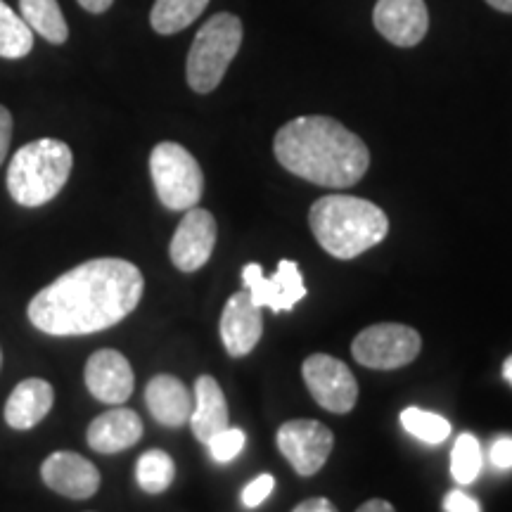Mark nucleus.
<instances>
[{"mask_svg":"<svg viewBox=\"0 0 512 512\" xmlns=\"http://www.w3.org/2000/svg\"><path fill=\"white\" fill-rule=\"evenodd\" d=\"M41 477L48 489L60 496L74 498V501H86L100 489L98 467L72 451L50 453L41 465Z\"/></svg>","mask_w":512,"mask_h":512,"instance_id":"obj_13","label":"nucleus"},{"mask_svg":"<svg viewBox=\"0 0 512 512\" xmlns=\"http://www.w3.org/2000/svg\"><path fill=\"white\" fill-rule=\"evenodd\" d=\"M216 245V221L207 209L192 207L185 211L183 221L178 223L174 238H171V261L178 271L195 273L211 259Z\"/></svg>","mask_w":512,"mask_h":512,"instance_id":"obj_11","label":"nucleus"},{"mask_svg":"<svg viewBox=\"0 0 512 512\" xmlns=\"http://www.w3.org/2000/svg\"><path fill=\"white\" fill-rule=\"evenodd\" d=\"M31 48H34V31L8 3L0 0V57L19 60L27 57Z\"/></svg>","mask_w":512,"mask_h":512,"instance_id":"obj_22","label":"nucleus"},{"mask_svg":"<svg viewBox=\"0 0 512 512\" xmlns=\"http://www.w3.org/2000/svg\"><path fill=\"white\" fill-rule=\"evenodd\" d=\"M503 377L512 384V356L505 358V363H503Z\"/></svg>","mask_w":512,"mask_h":512,"instance_id":"obj_35","label":"nucleus"},{"mask_svg":"<svg viewBox=\"0 0 512 512\" xmlns=\"http://www.w3.org/2000/svg\"><path fill=\"white\" fill-rule=\"evenodd\" d=\"M10 138H12V114L8 107L0 105V164H3L5 157H8Z\"/></svg>","mask_w":512,"mask_h":512,"instance_id":"obj_30","label":"nucleus"},{"mask_svg":"<svg viewBox=\"0 0 512 512\" xmlns=\"http://www.w3.org/2000/svg\"><path fill=\"white\" fill-rule=\"evenodd\" d=\"M373 24L389 43L399 48L418 46L430 29L425 0H377Z\"/></svg>","mask_w":512,"mask_h":512,"instance_id":"obj_12","label":"nucleus"},{"mask_svg":"<svg viewBox=\"0 0 512 512\" xmlns=\"http://www.w3.org/2000/svg\"><path fill=\"white\" fill-rule=\"evenodd\" d=\"M486 3L498 12H508V15H512V0H486Z\"/></svg>","mask_w":512,"mask_h":512,"instance_id":"obj_34","label":"nucleus"},{"mask_svg":"<svg viewBox=\"0 0 512 512\" xmlns=\"http://www.w3.org/2000/svg\"><path fill=\"white\" fill-rule=\"evenodd\" d=\"M335 437L318 420H290L278 430L280 453L290 460L294 472L313 477L328 463Z\"/></svg>","mask_w":512,"mask_h":512,"instance_id":"obj_9","label":"nucleus"},{"mask_svg":"<svg viewBox=\"0 0 512 512\" xmlns=\"http://www.w3.org/2000/svg\"><path fill=\"white\" fill-rule=\"evenodd\" d=\"M143 290V273L131 261L91 259L38 290L27 316L46 335H93L131 316Z\"/></svg>","mask_w":512,"mask_h":512,"instance_id":"obj_1","label":"nucleus"},{"mask_svg":"<svg viewBox=\"0 0 512 512\" xmlns=\"http://www.w3.org/2000/svg\"><path fill=\"white\" fill-rule=\"evenodd\" d=\"M292 512H337V508L328 498H309V501L299 503Z\"/></svg>","mask_w":512,"mask_h":512,"instance_id":"obj_31","label":"nucleus"},{"mask_svg":"<svg viewBox=\"0 0 512 512\" xmlns=\"http://www.w3.org/2000/svg\"><path fill=\"white\" fill-rule=\"evenodd\" d=\"M318 245L335 259H356L387 238L389 219L377 204L351 195H325L309 211Z\"/></svg>","mask_w":512,"mask_h":512,"instance_id":"obj_3","label":"nucleus"},{"mask_svg":"<svg viewBox=\"0 0 512 512\" xmlns=\"http://www.w3.org/2000/svg\"><path fill=\"white\" fill-rule=\"evenodd\" d=\"M491 463L498 470H510L512 467V437H501L491 446Z\"/></svg>","mask_w":512,"mask_h":512,"instance_id":"obj_29","label":"nucleus"},{"mask_svg":"<svg viewBox=\"0 0 512 512\" xmlns=\"http://www.w3.org/2000/svg\"><path fill=\"white\" fill-rule=\"evenodd\" d=\"M145 401L152 418L164 427H181L192 415V396L188 387L174 375L152 377L145 389Z\"/></svg>","mask_w":512,"mask_h":512,"instance_id":"obj_18","label":"nucleus"},{"mask_svg":"<svg viewBox=\"0 0 512 512\" xmlns=\"http://www.w3.org/2000/svg\"><path fill=\"white\" fill-rule=\"evenodd\" d=\"M55 403L53 384L41 377H29L12 389L5 403V422L12 430H31L50 413Z\"/></svg>","mask_w":512,"mask_h":512,"instance_id":"obj_17","label":"nucleus"},{"mask_svg":"<svg viewBox=\"0 0 512 512\" xmlns=\"http://www.w3.org/2000/svg\"><path fill=\"white\" fill-rule=\"evenodd\" d=\"M188 422L192 425V434L202 444H207L214 434L230 427L226 394H223L221 384L211 375H202L195 382V406H192V415Z\"/></svg>","mask_w":512,"mask_h":512,"instance_id":"obj_19","label":"nucleus"},{"mask_svg":"<svg viewBox=\"0 0 512 512\" xmlns=\"http://www.w3.org/2000/svg\"><path fill=\"white\" fill-rule=\"evenodd\" d=\"M242 280H245L254 304H259L261 309H271L273 313L292 311L306 297L302 271H299L297 261L290 259L280 261L278 271L271 278H266L264 268L259 264H247L242 268Z\"/></svg>","mask_w":512,"mask_h":512,"instance_id":"obj_10","label":"nucleus"},{"mask_svg":"<svg viewBox=\"0 0 512 512\" xmlns=\"http://www.w3.org/2000/svg\"><path fill=\"white\" fill-rule=\"evenodd\" d=\"M0 368H3V351H0Z\"/></svg>","mask_w":512,"mask_h":512,"instance_id":"obj_36","label":"nucleus"},{"mask_svg":"<svg viewBox=\"0 0 512 512\" xmlns=\"http://www.w3.org/2000/svg\"><path fill=\"white\" fill-rule=\"evenodd\" d=\"M242 46V22L235 15L219 12L202 24L192 41L185 74L195 93L207 95L226 76L230 62L235 60Z\"/></svg>","mask_w":512,"mask_h":512,"instance_id":"obj_5","label":"nucleus"},{"mask_svg":"<svg viewBox=\"0 0 512 512\" xmlns=\"http://www.w3.org/2000/svg\"><path fill=\"white\" fill-rule=\"evenodd\" d=\"M273 150L290 174L323 188H351L370 166L366 143L330 117L287 121L275 133Z\"/></svg>","mask_w":512,"mask_h":512,"instance_id":"obj_2","label":"nucleus"},{"mask_svg":"<svg viewBox=\"0 0 512 512\" xmlns=\"http://www.w3.org/2000/svg\"><path fill=\"white\" fill-rule=\"evenodd\" d=\"M444 512H482V505L472 496H467L465 491L453 489L444 498Z\"/></svg>","mask_w":512,"mask_h":512,"instance_id":"obj_28","label":"nucleus"},{"mask_svg":"<svg viewBox=\"0 0 512 512\" xmlns=\"http://www.w3.org/2000/svg\"><path fill=\"white\" fill-rule=\"evenodd\" d=\"M264 335V313L261 306L254 304L252 294L245 287L228 299L221 316V339L223 347L233 358L252 354L256 344Z\"/></svg>","mask_w":512,"mask_h":512,"instance_id":"obj_14","label":"nucleus"},{"mask_svg":"<svg viewBox=\"0 0 512 512\" xmlns=\"http://www.w3.org/2000/svg\"><path fill=\"white\" fill-rule=\"evenodd\" d=\"M209 0H155L150 24L159 36H171L188 29L207 10Z\"/></svg>","mask_w":512,"mask_h":512,"instance_id":"obj_21","label":"nucleus"},{"mask_svg":"<svg viewBox=\"0 0 512 512\" xmlns=\"http://www.w3.org/2000/svg\"><path fill=\"white\" fill-rule=\"evenodd\" d=\"M150 174L159 202L166 209L188 211L202 200V169L183 145L171 140L159 143L150 155Z\"/></svg>","mask_w":512,"mask_h":512,"instance_id":"obj_6","label":"nucleus"},{"mask_svg":"<svg viewBox=\"0 0 512 512\" xmlns=\"http://www.w3.org/2000/svg\"><path fill=\"white\" fill-rule=\"evenodd\" d=\"M482 446L475 434H460L451 451V475L458 484H472L482 472Z\"/></svg>","mask_w":512,"mask_h":512,"instance_id":"obj_25","label":"nucleus"},{"mask_svg":"<svg viewBox=\"0 0 512 512\" xmlns=\"http://www.w3.org/2000/svg\"><path fill=\"white\" fill-rule=\"evenodd\" d=\"M302 373L311 396L325 411L337 415L354 411L358 401V382L342 361L328 354H313L304 361Z\"/></svg>","mask_w":512,"mask_h":512,"instance_id":"obj_8","label":"nucleus"},{"mask_svg":"<svg viewBox=\"0 0 512 512\" xmlns=\"http://www.w3.org/2000/svg\"><path fill=\"white\" fill-rule=\"evenodd\" d=\"M273 489H275V477L259 475L245 486V491H242V505H245V508H259V505L273 494Z\"/></svg>","mask_w":512,"mask_h":512,"instance_id":"obj_27","label":"nucleus"},{"mask_svg":"<svg viewBox=\"0 0 512 512\" xmlns=\"http://www.w3.org/2000/svg\"><path fill=\"white\" fill-rule=\"evenodd\" d=\"M114 0H79V5L86 12H93V15H102L112 8Z\"/></svg>","mask_w":512,"mask_h":512,"instance_id":"obj_32","label":"nucleus"},{"mask_svg":"<svg viewBox=\"0 0 512 512\" xmlns=\"http://www.w3.org/2000/svg\"><path fill=\"white\" fill-rule=\"evenodd\" d=\"M401 425L411 437L425 444H444L451 437V422L437 413L422 411V408H406L401 413Z\"/></svg>","mask_w":512,"mask_h":512,"instance_id":"obj_24","label":"nucleus"},{"mask_svg":"<svg viewBox=\"0 0 512 512\" xmlns=\"http://www.w3.org/2000/svg\"><path fill=\"white\" fill-rule=\"evenodd\" d=\"M176 477V465L166 451L152 448L138 458L136 479L145 494H164Z\"/></svg>","mask_w":512,"mask_h":512,"instance_id":"obj_23","label":"nucleus"},{"mask_svg":"<svg viewBox=\"0 0 512 512\" xmlns=\"http://www.w3.org/2000/svg\"><path fill=\"white\" fill-rule=\"evenodd\" d=\"M19 10H22V19L34 34L46 38L48 43H55V46L67 43L69 27L57 0H19Z\"/></svg>","mask_w":512,"mask_h":512,"instance_id":"obj_20","label":"nucleus"},{"mask_svg":"<svg viewBox=\"0 0 512 512\" xmlns=\"http://www.w3.org/2000/svg\"><path fill=\"white\" fill-rule=\"evenodd\" d=\"M422 339L408 325L380 323L370 325L354 339L351 354L361 366L373 370H394L418 358Z\"/></svg>","mask_w":512,"mask_h":512,"instance_id":"obj_7","label":"nucleus"},{"mask_svg":"<svg viewBox=\"0 0 512 512\" xmlns=\"http://www.w3.org/2000/svg\"><path fill=\"white\" fill-rule=\"evenodd\" d=\"M86 437L93 451L112 456L138 444L143 437V420L131 408H112L91 422Z\"/></svg>","mask_w":512,"mask_h":512,"instance_id":"obj_16","label":"nucleus"},{"mask_svg":"<svg viewBox=\"0 0 512 512\" xmlns=\"http://www.w3.org/2000/svg\"><path fill=\"white\" fill-rule=\"evenodd\" d=\"M356 512H396V510H394L392 503L382 501V498H373V501L363 503Z\"/></svg>","mask_w":512,"mask_h":512,"instance_id":"obj_33","label":"nucleus"},{"mask_svg":"<svg viewBox=\"0 0 512 512\" xmlns=\"http://www.w3.org/2000/svg\"><path fill=\"white\" fill-rule=\"evenodd\" d=\"M245 441V432L238 430V427H226V430L214 434V437L207 441V446L211 458H214L216 463H230V460L240 456L242 448H245Z\"/></svg>","mask_w":512,"mask_h":512,"instance_id":"obj_26","label":"nucleus"},{"mask_svg":"<svg viewBox=\"0 0 512 512\" xmlns=\"http://www.w3.org/2000/svg\"><path fill=\"white\" fill-rule=\"evenodd\" d=\"M74 155L67 143L38 138L19 147L8 169V190L22 207H43L60 195L72 174Z\"/></svg>","mask_w":512,"mask_h":512,"instance_id":"obj_4","label":"nucleus"},{"mask_svg":"<svg viewBox=\"0 0 512 512\" xmlns=\"http://www.w3.org/2000/svg\"><path fill=\"white\" fill-rule=\"evenodd\" d=\"M86 387L102 403H124L136 387L131 363L114 349H100L86 363Z\"/></svg>","mask_w":512,"mask_h":512,"instance_id":"obj_15","label":"nucleus"}]
</instances>
